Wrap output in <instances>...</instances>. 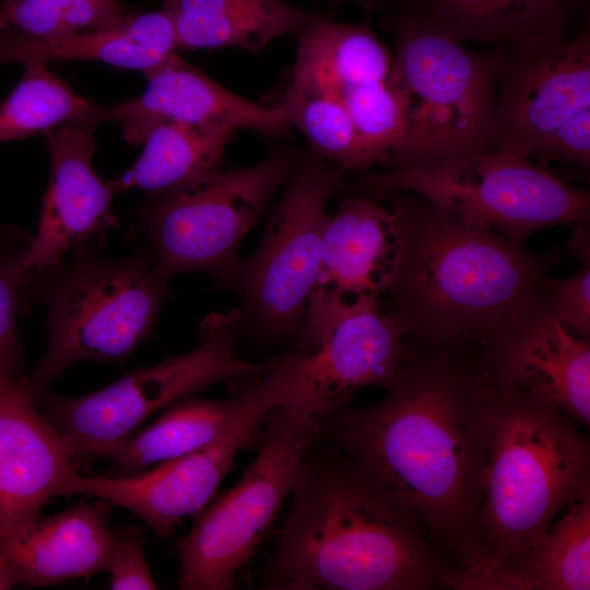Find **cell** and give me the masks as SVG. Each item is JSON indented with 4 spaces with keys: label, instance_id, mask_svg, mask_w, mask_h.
Returning a JSON list of instances; mask_svg holds the SVG:
<instances>
[{
    "label": "cell",
    "instance_id": "obj_1",
    "mask_svg": "<svg viewBox=\"0 0 590 590\" xmlns=\"http://www.w3.org/2000/svg\"><path fill=\"white\" fill-rule=\"evenodd\" d=\"M487 430L480 367L447 346H429L414 352L380 402L321 416L320 435L396 494L434 548L463 567L481 503Z\"/></svg>",
    "mask_w": 590,
    "mask_h": 590
},
{
    "label": "cell",
    "instance_id": "obj_2",
    "mask_svg": "<svg viewBox=\"0 0 590 590\" xmlns=\"http://www.w3.org/2000/svg\"><path fill=\"white\" fill-rule=\"evenodd\" d=\"M293 492L261 588L429 590L456 574L438 560L412 510L335 447L322 456L310 450Z\"/></svg>",
    "mask_w": 590,
    "mask_h": 590
},
{
    "label": "cell",
    "instance_id": "obj_3",
    "mask_svg": "<svg viewBox=\"0 0 590 590\" xmlns=\"http://www.w3.org/2000/svg\"><path fill=\"white\" fill-rule=\"evenodd\" d=\"M385 194L401 249L384 309L428 346L484 342L531 298L556 260L442 215L414 194Z\"/></svg>",
    "mask_w": 590,
    "mask_h": 590
},
{
    "label": "cell",
    "instance_id": "obj_4",
    "mask_svg": "<svg viewBox=\"0 0 590 590\" xmlns=\"http://www.w3.org/2000/svg\"><path fill=\"white\" fill-rule=\"evenodd\" d=\"M485 382L487 457L463 570L499 566L534 544L559 510L590 495L589 440L575 422L546 401Z\"/></svg>",
    "mask_w": 590,
    "mask_h": 590
},
{
    "label": "cell",
    "instance_id": "obj_5",
    "mask_svg": "<svg viewBox=\"0 0 590 590\" xmlns=\"http://www.w3.org/2000/svg\"><path fill=\"white\" fill-rule=\"evenodd\" d=\"M377 8L394 39L388 82L405 102V132L391 168L493 151L495 51H473L406 2L371 0L369 9Z\"/></svg>",
    "mask_w": 590,
    "mask_h": 590
},
{
    "label": "cell",
    "instance_id": "obj_6",
    "mask_svg": "<svg viewBox=\"0 0 590 590\" xmlns=\"http://www.w3.org/2000/svg\"><path fill=\"white\" fill-rule=\"evenodd\" d=\"M104 244L72 250L70 260L30 280L33 303L46 311L48 342L27 376L38 392L78 362L105 363L128 357L150 335L170 296V281L137 246L127 258L108 259Z\"/></svg>",
    "mask_w": 590,
    "mask_h": 590
},
{
    "label": "cell",
    "instance_id": "obj_7",
    "mask_svg": "<svg viewBox=\"0 0 590 590\" xmlns=\"http://www.w3.org/2000/svg\"><path fill=\"white\" fill-rule=\"evenodd\" d=\"M298 163L293 151L283 149L252 165H222L191 182L148 196L133 210L129 236L150 252L165 279L203 272L232 287L245 237Z\"/></svg>",
    "mask_w": 590,
    "mask_h": 590
},
{
    "label": "cell",
    "instance_id": "obj_8",
    "mask_svg": "<svg viewBox=\"0 0 590 590\" xmlns=\"http://www.w3.org/2000/svg\"><path fill=\"white\" fill-rule=\"evenodd\" d=\"M366 185L381 194H414L436 212L492 231L516 246L539 229L589 223L587 189L529 160L495 151L391 168L370 176Z\"/></svg>",
    "mask_w": 590,
    "mask_h": 590
},
{
    "label": "cell",
    "instance_id": "obj_9",
    "mask_svg": "<svg viewBox=\"0 0 590 590\" xmlns=\"http://www.w3.org/2000/svg\"><path fill=\"white\" fill-rule=\"evenodd\" d=\"M261 448L238 482L178 541L181 590H233L238 573L295 489L321 430V416L293 405L270 412Z\"/></svg>",
    "mask_w": 590,
    "mask_h": 590
},
{
    "label": "cell",
    "instance_id": "obj_10",
    "mask_svg": "<svg viewBox=\"0 0 590 590\" xmlns=\"http://www.w3.org/2000/svg\"><path fill=\"white\" fill-rule=\"evenodd\" d=\"M240 315L211 314L199 327V345L154 365L138 368L88 393L62 397L35 393L37 405L68 440L75 456H106L153 414L225 380L261 370L240 359L235 340Z\"/></svg>",
    "mask_w": 590,
    "mask_h": 590
},
{
    "label": "cell",
    "instance_id": "obj_11",
    "mask_svg": "<svg viewBox=\"0 0 590 590\" xmlns=\"http://www.w3.org/2000/svg\"><path fill=\"white\" fill-rule=\"evenodd\" d=\"M295 350L284 355L290 404L323 416L367 387L391 389L414 351L408 332L380 300L308 304Z\"/></svg>",
    "mask_w": 590,
    "mask_h": 590
},
{
    "label": "cell",
    "instance_id": "obj_12",
    "mask_svg": "<svg viewBox=\"0 0 590 590\" xmlns=\"http://www.w3.org/2000/svg\"><path fill=\"white\" fill-rule=\"evenodd\" d=\"M344 169L299 162L284 185L255 252L233 284L248 316L263 331L285 335L300 328L319 274L328 204Z\"/></svg>",
    "mask_w": 590,
    "mask_h": 590
},
{
    "label": "cell",
    "instance_id": "obj_13",
    "mask_svg": "<svg viewBox=\"0 0 590 590\" xmlns=\"http://www.w3.org/2000/svg\"><path fill=\"white\" fill-rule=\"evenodd\" d=\"M492 49L497 83L493 151L545 167L563 139L590 121V32Z\"/></svg>",
    "mask_w": 590,
    "mask_h": 590
},
{
    "label": "cell",
    "instance_id": "obj_14",
    "mask_svg": "<svg viewBox=\"0 0 590 590\" xmlns=\"http://www.w3.org/2000/svg\"><path fill=\"white\" fill-rule=\"evenodd\" d=\"M284 404L281 389L269 379L268 391L209 446L135 473L73 474L61 496L97 497L141 518L158 536L173 533L185 518L199 514L232 470L238 450L270 412Z\"/></svg>",
    "mask_w": 590,
    "mask_h": 590
},
{
    "label": "cell",
    "instance_id": "obj_15",
    "mask_svg": "<svg viewBox=\"0 0 590 590\" xmlns=\"http://www.w3.org/2000/svg\"><path fill=\"white\" fill-rule=\"evenodd\" d=\"M479 366L494 388L539 398L590 425V343L570 332L535 293L485 340Z\"/></svg>",
    "mask_w": 590,
    "mask_h": 590
},
{
    "label": "cell",
    "instance_id": "obj_16",
    "mask_svg": "<svg viewBox=\"0 0 590 590\" xmlns=\"http://www.w3.org/2000/svg\"><path fill=\"white\" fill-rule=\"evenodd\" d=\"M94 127L69 123L46 133L50 174L35 236L19 260L28 282L61 263L63 256L86 243L106 244L107 232L120 229L113 211L117 194L93 166Z\"/></svg>",
    "mask_w": 590,
    "mask_h": 590
},
{
    "label": "cell",
    "instance_id": "obj_17",
    "mask_svg": "<svg viewBox=\"0 0 590 590\" xmlns=\"http://www.w3.org/2000/svg\"><path fill=\"white\" fill-rule=\"evenodd\" d=\"M68 440L39 410L27 377L0 378V547L76 472Z\"/></svg>",
    "mask_w": 590,
    "mask_h": 590
},
{
    "label": "cell",
    "instance_id": "obj_18",
    "mask_svg": "<svg viewBox=\"0 0 590 590\" xmlns=\"http://www.w3.org/2000/svg\"><path fill=\"white\" fill-rule=\"evenodd\" d=\"M146 88L137 98L109 107L110 121L122 126L129 144L141 145L158 122L229 126L268 137H281L292 127L285 104L266 107L215 82L178 55L144 74Z\"/></svg>",
    "mask_w": 590,
    "mask_h": 590
},
{
    "label": "cell",
    "instance_id": "obj_19",
    "mask_svg": "<svg viewBox=\"0 0 590 590\" xmlns=\"http://www.w3.org/2000/svg\"><path fill=\"white\" fill-rule=\"evenodd\" d=\"M400 249L398 221L390 206L364 194L343 199L329 216L319 274L308 303L380 300L394 281Z\"/></svg>",
    "mask_w": 590,
    "mask_h": 590
},
{
    "label": "cell",
    "instance_id": "obj_20",
    "mask_svg": "<svg viewBox=\"0 0 590 590\" xmlns=\"http://www.w3.org/2000/svg\"><path fill=\"white\" fill-rule=\"evenodd\" d=\"M118 538L101 506L80 502L61 512L37 516L0 548L20 583L40 588L106 571Z\"/></svg>",
    "mask_w": 590,
    "mask_h": 590
},
{
    "label": "cell",
    "instance_id": "obj_21",
    "mask_svg": "<svg viewBox=\"0 0 590 590\" xmlns=\"http://www.w3.org/2000/svg\"><path fill=\"white\" fill-rule=\"evenodd\" d=\"M464 43L514 48L571 37L589 0H406Z\"/></svg>",
    "mask_w": 590,
    "mask_h": 590
},
{
    "label": "cell",
    "instance_id": "obj_22",
    "mask_svg": "<svg viewBox=\"0 0 590 590\" xmlns=\"http://www.w3.org/2000/svg\"><path fill=\"white\" fill-rule=\"evenodd\" d=\"M269 389L262 369L236 396L222 399L182 398L163 410L106 456L123 473H135L204 448L222 436Z\"/></svg>",
    "mask_w": 590,
    "mask_h": 590
},
{
    "label": "cell",
    "instance_id": "obj_23",
    "mask_svg": "<svg viewBox=\"0 0 590 590\" xmlns=\"http://www.w3.org/2000/svg\"><path fill=\"white\" fill-rule=\"evenodd\" d=\"M170 14L160 11L133 14L125 24L64 38L31 40L0 31V66L9 62L92 60L140 70L143 74L177 56Z\"/></svg>",
    "mask_w": 590,
    "mask_h": 590
},
{
    "label": "cell",
    "instance_id": "obj_24",
    "mask_svg": "<svg viewBox=\"0 0 590 590\" xmlns=\"http://www.w3.org/2000/svg\"><path fill=\"white\" fill-rule=\"evenodd\" d=\"M460 583L462 588L589 590L590 495L569 505L530 547L497 567L464 570Z\"/></svg>",
    "mask_w": 590,
    "mask_h": 590
},
{
    "label": "cell",
    "instance_id": "obj_25",
    "mask_svg": "<svg viewBox=\"0 0 590 590\" xmlns=\"http://www.w3.org/2000/svg\"><path fill=\"white\" fill-rule=\"evenodd\" d=\"M392 59L368 22L343 24L311 14L299 32L287 90L340 98L350 86L388 80Z\"/></svg>",
    "mask_w": 590,
    "mask_h": 590
},
{
    "label": "cell",
    "instance_id": "obj_26",
    "mask_svg": "<svg viewBox=\"0 0 590 590\" xmlns=\"http://www.w3.org/2000/svg\"><path fill=\"white\" fill-rule=\"evenodd\" d=\"M178 48H238L257 51L300 32L308 13L283 0H164Z\"/></svg>",
    "mask_w": 590,
    "mask_h": 590
},
{
    "label": "cell",
    "instance_id": "obj_27",
    "mask_svg": "<svg viewBox=\"0 0 590 590\" xmlns=\"http://www.w3.org/2000/svg\"><path fill=\"white\" fill-rule=\"evenodd\" d=\"M236 131L223 125L158 122L143 137L134 165L110 182L117 193L134 188L148 196L191 182L222 166Z\"/></svg>",
    "mask_w": 590,
    "mask_h": 590
},
{
    "label": "cell",
    "instance_id": "obj_28",
    "mask_svg": "<svg viewBox=\"0 0 590 590\" xmlns=\"http://www.w3.org/2000/svg\"><path fill=\"white\" fill-rule=\"evenodd\" d=\"M22 66V79L0 104V143L46 134L69 123L95 127L110 121L109 107L76 94L49 71L47 62Z\"/></svg>",
    "mask_w": 590,
    "mask_h": 590
},
{
    "label": "cell",
    "instance_id": "obj_29",
    "mask_svg": "<svg viewBox=\"0 0 590 590\" xmlns=\"http://www.w3.org/2000/svg\"><path fill=\"white\" fill-rule=\"evenodd\" d=\"M132 15L117 0H7L0 10V31L49 40L115 28Z\"/></svg>",
    "mask_w": 590,
    "mask_h": 590
},
{
    "label": "cell",
    "instance_id": "obj_30",
    "mask_svg": "<svg viewBox=\"0 0 590 590\" xmlns=\"http://www.w3.org/2000/svg\"><path fill=\"white\" fill-rule=\"evenodd\" d=\"M358 139L365 169L389 162L405 132V102L388 80L347 87L340 95Z\"/></svg>",
    "mask_w": 590,
    "mask_h": 590
},
{
    "label": "cell",
    "instance_id": "obj_31",
    "mask_svg": "<svg viewBox=\"0 0 590 590\" xmlns=\"http://www.w3.org/2000/svg\"><path fill=\"white\" fill-rule=\"evenodd\" d=\"M290 122L322 158L343 169H365L358 139L342 101L331 94L286 90Z\"/></svg>",
    "mask_w": 590,
    "mask_h": 590
},
{
    "label": "cell",
    "instance_id": "obj_32",
    "mask_svg": "<svg viewBox=\"0 0 590 590\" xmlns=\"http://www.w3.org/2000/svg\"><path fill=\"white\" fill-rule=\"evenodd\" d=\"M31 240L14 232L0 233V378L24 376L25 357L17 318L33 304L28 282L19 272V260Z\"/></svg>",
    "mask_w": 590,
    "mask_h": 590
},
{
    "label": "cell",
    "instance_id": "obj_33",
    "mask_svg": "<svg viewBox=\"0 0 590 590\" xmlns=\"http://www.w3.org/2000/svg\"><path fill=\"white\" fill-rule=\"evenodd\" d=\"M538 292L548 310L570 332L590 338V266L566 278L545 276Z\"/></svg>",
    "mask_w": 590,
    "mask_h": 590
},
{
    "label": "cell",
    "instance_id": "obj_34",
    "mask_svg": "<svg viewBox=\"0 0 590 590\" xmlns=\"http://www.w3.org/2000/svg\"><path fill=\"white\" fill-rule=\"evenodd\" d=\"M113 590H154L157 582L150 569L143 544L133 533L119 534L107 570Z\"/></svg>",
    "mask_w": 590,
    "mask_h": 590
},
{
    "label": "cell",
    "instance_id": "obj_35",
    "mask_svg": "<svg viewBox=\"0 0 590 590\" xmlns=\"http://www.w3.org/2000/svg\"><path fill=\"white\" fill-rule=\"evenodd\" d=\"M567 250L580 258L585 266H590L589 223L575 226L574 235L567 244Z\"/></svg>",
    "mask_w": 590,
    "mask_h": 590
},
{
    "label": "cell",
    "instance_id": "obj_36",
    "mask_svg": "<svg viewBox=\"0 0 590 590\" xmlns=\"http://www.w3.org/2000/svg\"><path fill=\"white\" fill-rule=\"evenodd\" d=\"M20 583L17 574L5 552L0 548V590H9Z\"/></svg>",
    "mask_w": 590,
    "mask_h": 590
},
{
    "label": "cell",
    "instance_id": "obj_37",
    "mask_svg": "<svg viewBox=\"0 0 590 590\" xmlns=\"http://www.w3.org/2000/svg\"><path fill=\"white\" fill-rule=\"evenodd\" d=\"M327 2L331 8H338L343 4L342 0H327Z\"/></svg>",
    "mask_w": 590,
    "mask_h": 590
},
{
    "label": "cell",
    "instance_id": "obj_38",
    "mask_svg": "<svg viewBox=\"0 0 590 590\" xmlns=\"http://www.w3.org/2000/svg\"><path fill=\"white\" fill-rule=\"evenodd\" d=\"M349 1H351V0H342V3L344 4V3L349 2ZM356 1H358L361 4L365 5L367 0H356Z\"/></svg>",
    "mask_w": 590,
    "mask_h": 590
}]
</instances>
